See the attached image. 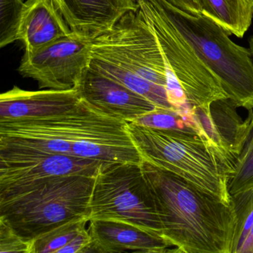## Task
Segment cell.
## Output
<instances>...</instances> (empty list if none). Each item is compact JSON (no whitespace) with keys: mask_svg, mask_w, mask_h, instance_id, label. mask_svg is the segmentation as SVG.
I'll return each mask as SVG.
<instances>
[{"mask_svg":"<svg viewBox=\"0 0 253 253\" xmlns=\"http://www.w3.org/2000/svg\"><path fill=\"white\" fill-rule=\"evenodd\" d=\"M140 166L163 238L175 253H232L237 224L234 204H225L146 161Z\"/></svg>","mask_w":253,"mask_h":253,"instance_id":"obj_1","label":"cell"},{"mask_svg":"<svg viewBox=\"0 0 253 253\" xmlns=\"http://www.w3.org/2000/svg\"><path fill=\"white\" fill-rule=\"evenodd\" d=\"M87 158L117 162L137 151L126 121L97 111L81 99L73 109L48 116L0 120V148L72 155L77 143Z\"/></svg>","mask_w":253,"mask_h":253,"instance_id":"obj_2","label":"cell"},{"mask_svg":"<svg viewBox=\"0 0 253 253\" xmlns=\"http://www.w3.org/2000/svg\"><path fill=\"white\" fill-rule=\"evenodd\" d=\"M89 67L138 93L158 108L173 109L167 96L169 68L140 7L91 41Z\"/></svg>","mask_w":253,"mask_h":253,"instance_id":"obj_3","label":"cell"},{"mask_svg":"<svg viewBox=\"0 0 253 253\" xmlns=\"http://www.w3.org/2000/svg\"><path fill=\"white\" fill-rule=\"evenodd\" d=\"M219 81L237 108L253 109V58L250 48L234 42L230 35L204 14H191L166 0H150Z\"/></svg>","mask_w":253,"mask_h":253,"instance_id":"obj_4","label":"cell"},{"mask_svg":"<svg viewBox=\"0 0 253 253\" xmlns=\"http://www.w3.org/2000/svg\"><path fill=\"white\" fill-rule=\"evenodd\" d=\"M142 161L172 173L226 204L229 171L217 154L192 133L158 129L126 121Z\"/></svg>","mask_w":253,"mask_h":253,"instance_id":"obj_5","label":"cell"},{"mask_svg":"<svg viewBox=\"0 0 253 253\" xmlns=\"http://www.w3.org/2000/svg\"><path fill=\"white\" fill-rule=\"evenodd\" d=\"M95 177L69 174L53 177L12 199L0 202V219L32 241L72 220L90 217Z\"/></svg>","mask_w":253,"mask_h":253,"instance_id":"obj_6","label":"cell"},{"mask_svg":"<svg viewBox=\"0 0 253 253\" xmlns=\"http://www.w3.org/2000/svg\"><path fill=\"white\" fill-rule=\"evenodd\" d=\"M98 219L129 223L163 238L161 222L140 164L101 166L90 203L89 221Z\"/></svg>","mask_w":253,"mask_h":253,"instance_id":"obj_7","label":"cell"},{"mask_svg":"<svg viewBox=\"0 0 253 253\" xmlns=\"http://www.w3.org/2000/svg\"><path fill=\"white\" fill-rule=\"evenodd\" d=\"M158 38L167 65L193 107L210 108L213 102L228 98L219 81L176 33L150 0H135Z\"/></svg>","mask_w":253,"mask_h":253,"instance_id":"obj_8","label":"cell"},{"mask_svg":"<svg viewBox=\"0 0 253 253\" xmlns=\"http://www.w3.org/2000/svg\"><path fill=\"white\" fill-rule=\"evenodd\" d=\"M103 164L81 157L0 149V202L20 196L53 177H95Z\"/></svg>","mask_w":253,"mask_h":253,"instance_id":"obj_9","label":"cell"},{"mask_svg":"<svg viewBox=\"0 0 253 253\" xmlns=\"http://www.w3.org/2000/svg\"><path fill=\"white\" fill-rule=\"evenodd\" d=\"M91 41L73 34L32 54H24L18 72L41 89L76 88L91 62Z\"/></svg>","mask_w":253,"mask_h":253,"instance_id":"obj_10","label":"cell"},{"mask_svg":"<svg viewBox=\"0 0 253 253\" xmlns=\"http://www.w3.org/2000/svg\"><path fill=\"white\" fill-rule=\"evenodd\" d=\"M229 98L213 102L210 108L193 107L198 136L210 146L229 171L245 140L247 120L243 121Z\"/></svg>","mask_w":253,"mask_h":253,"instance_id":"obj_11","label":"cell"},{"mask_svg":"<svg viewBox=\"0 0 253 253\" xmlns=\"http://www.w3.org/2000/svg\"><path fill=\"white\" fill-rule=\"evenodd\" d=\"M81 98L101 113L133 121L157 107L138 93L88 66L77 86Z\"/></svg>","mask_w":253,"mask_h":253,"instance_id":"obj_12","label":"cell"},{"mask_svg":"<svg viewBox=\"0 0 253 253\" xmlns=\"http://www.w3.org/2000/svg\"><path fill=\"white\" fill-rule=\"evenodd\" d=\"M72 32L92 41L111 29L130 11L135 0H53Z\"/></svg>","mask_w":253,"mask_h":253,"instance_id":"obj_13","label":"cell"},{"mask_svg":"<svg viewBox=\"0 0 253 253\" xmlns=\"http://www.w3.org/2000/svg\"><path fill=\"white\" fill-rule=\"evenodd\" d=\"M91 253H164L172 252L161 237L134 225L118 220H90Z\"/></svg>","mask_w":253,"mask_h":253,"instance_id":"obj_14","label":"cell"},{"mask_svg":"<svg viewBox=\"0 0 253 253\" xmlns=\"http://www.w3.org/2000/svg\"><path fill=\"white\" fill-rule=\"evenodd\" d=\"M81 100L77 88L27 91L14 86L0 96V120L57 115L73 109Z\"/></svg>","mask_w":253,"mask_h":253,"instance_id":"obj_15","label":"cell"},{"mask_svg":"<svg viewBox=\"0 0 253 253\" xmlns=\"http://www.w3.org/2000/svg\"><path fill=\"white\" fill-rule=\"evenodd\" d=\"M73 34L53 0L26 1L18 32L25 54H34Z\"/></svg>","mask_w":253,"mask_h":253,"instance_id":"obj_16","label":"cell"},{"mask_svg":"<svg viewBox=\"0 0 253 253\" xmlns=\"http://www.w3.org/2000/svg\"><path fill=\"white\" fill-rule=\"evenodd\" d=\"M203 14L229 35L243 38L253 21V0H199Z\"/></svg>","mask_w":253,"mask_h":253,"instance_id":"obj_17","label":"cell"},{"mask_svg":"<svg viewBox=\"0 0 253 253\" xmlns=\"http://www.w3.org/2000/svg\"><path fill=\"white\" fill-rule=\"evenodd\" d=\"M247 133L229 176V194L236 198L253 189V109L248 111Z\"/></svg>","mask_w":253,"mask_h":253,"instance_id":"obj_18","label":"cell"},{"mask_svg":"<svg viewBox=\"0 0 253 253\" xmlns=\"http://www.w3.org/2000/svg\"><path fill=\"white\" fill-rule=\"evenodd\" d=\"M88 219L72 220L45 232L32 241V253H58L83 229Z\"/></svg>","mask_w":253,"mask_h":253,"instance_id":"obj_19","label":"cell"},{"mask_svg":"<svg viewBox=\"0 0 253 253\" xmlns=\"http://www.w3.org/2000/svg\"><path fill=\"white\" fill-rule=\"evenodd\" d=\"M133 121L151 128L198 134L193 124L174 109L156 108Z\"/></svg>","mask_w":253,"mask_h":253,"instance_id":"obj_20","label":"cell"},{"mask_svg":"<svg viewBox=\"0 0 253 253\" xmlns=\"http://www.w3.org/2000/svg\"><path fill=\"white\" fill-rule=\"evenodd\" d=\"M25 0H0V47L18 41V32Z\"/></svg>","mask_w":253,"mask_h":253,"instance_id":"obj_21","label":"cell"},{"mask_svg":"<svg viewBox=\"0 0 253 253\" xmlns=\"http://www.w3.org/2000/svg\"><path fill=\"white\" fill-rule=\"evenodd\" d=\"M237 224L232 253H236L253 225V189L232 198Z\"/></svg>","mask_w":253,"mask_h":253,"instance_id":"obj_22","label":"cell"},{"mask_svg":"<svg viewBox=\"0 0 253 253\" xmlns=\"http://www.w3.org/2000/svg\"><path fill=\"white\" fill-rule=\"evenodd\" d=\"M32 241L17 235L14 229L0 219V253H32Z\"/></svg>","mask_w":253,"mask_h":253,"instance_id":"obj_23","label":"cell"},{"mask_svg":"<svg viewBox=\"0 0 253 253\" xmlns=\"http://www.w3.org/2000/svg\"><path fill=\"white\" fill-rule=\"evenodd\" d=\"M92 239L88 229H84L58 253H91Z\"/></svg>","mask_w":253,"mask_h":253,"instance_id":"obj_24","label":"cell"},{"mask_svg":"<svg viewBox=\"0 0 253 253\" xmlns=\"http://www.w3.org/2000/svg\"><path fill=\"white\" fill-rule=\"evenodd\" d=\"M173 6L177 7L186 12L192 14H203L202 8L199 0H166Z\"/></svg>","mask_w":253,"mask_h":253,"instance_id":"obj_25","label":"cell"},{"mask_svg":"<svg viewBox=\"0 0 253 253\" xmlns=\"http://www.w3.org/2000/svg\"><path fill=\"white\" fill-rule=\"evenodd\" d=\"M236 253H253V225Z\"/></svg>","mask_w":253,"mask_h":253,"instance_id":"obj_26","label":"cell"},{"mask_svg":"<svg viewBox=\"0 0 253 253\" xmlns=\"http://www.w3.org/2000/svg\"><path fill=\"white\" fill-rule=\"evenodd\" d=\"M249 44H250V50L251 51L252 56L253 58V36L250 38V41H249Z\"/></svg>","mask_w":253,"mask_h":253,"instance_id":"obj_27","label":"cell"}]
</instances>
